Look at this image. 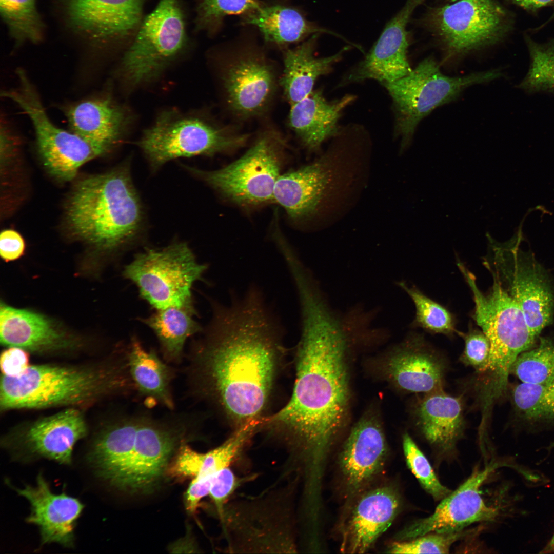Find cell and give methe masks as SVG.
Returning <instances> with one entry per match:
<instances>
[{
    "mask_svg": "<svg viewBox=\"0 0 554 554\" xmlns=\"http://www.w3.org/2000/svg\"><path fill=\"white\" fill-rule=\"evenodd\" d=\"M464 340V348L460 357L464 365L472 367L477 372L484 374L489 363L490 344L482 330L470 328L466 333H460Z\"/></svg>",
    "mask_w": 554,
    "mask_h": 554,
    "instance_id": "7bdbcfd3",
    "label": "cell"
},
{
    "mask_svg": "<svg viewBox=\"0 0 554 554\" xmlns=\"http://www.w3.org/2000/svg\"><path fill=\"white\" fill-rule=\"evenodd\" d=\"M187 42L182 0H160L143 17L125 53V75L134 85L148 80L180 53Z\"/></svg>",
    "mask_w": 554,
    "mask_h": 554,
    "instance_id": "30bf717a",
    "label": "cell"
},
{
    "mask_svg": "<svg viewBox=\"0 0 554 554\" xmlns=\"http://www.w3.org/2000/svg\"><path fill=\"white\" fill-rule=\"evenodd\" d=\"M156 419L138 416L133 451L122 490L148 492L156 485L168 466L170 457L185 434V418Z\"/></svg>",
    "mask_w": 554,
    "mask_h": 554,
    "instance_id": "9a60e30c",
    "label": "cell"
},
{
    "mask_svg": "<svg viewBox=\"0 0 554 554\" xmlns=\"http://www.w3.org/2000/svg\"><path fill=\"white\" fill-rule=\"evenodd\" d=\"M249 135L196 117L162 115L144 133L140 147L156 168L182 157L229 152L246 144Z\"/></svg>",
    "mask_w": 554,
    "mask_h": 554,
    "instance_id": "9c48e42d",
    "label": "cell"
},
{
    "mask_svg": "<svg viewBox=\"0 0 554 554\" xmlns=\"http://www.w3.org/2000/svg\"><path fill=\"white\" fill-rule=\"evenodd\" d=\"M241 24L258 29L264 41L277 46L299 42L316 33L331 31L307 21L296 9L281 4H263L256 11L242 17Z\"/></svg>",
    "mask_w": 554,
    "mask_h": 554,
    "instance_id": "4dcf8cb0",
    "label": "cell"
},
{
    "mask_svg": "<svg viewBox=\"0 0 554 554\" xmlns=\"http://www.w3.org/2000/svg\"><path fill=\"white\" fill-rule=\"evenodd\" d=\"M367 340L365 323L353 312L328 305L304 311L291 397L261 422L294 438L322 462L348 410V355L355 345L367 344Z\"/></svg>",
    "mask_w": 554,
    "mask_h": 554,
    "instance_id": "7a4b0ae2",
    "label": "cell"
},
{
    "mask_svg": "<svg viewBox=\"0 0 554 554\" xmlns=\"http://www.w3.org/2000/svg\"><path fill=\"white\" fill-rule=\"evenodd\" d=\"M510 373L521 382L554 384V340L541 338L536 347L518 357Z\"/></svg>",
    "mask_w": 554,
    "mask_h": 554,
    "instance_id": "8d00e7d4",
    "label": "cell"
},
{
    "mask_svg": "<svg viewBox=\"0 0 554 554\" xmlns=\"http://www.w3.org/2000/svg\"><path fill=\"white\" fill-rule=\"evenodd\" d=\"M131 383L126 359L93 366L30 365L19 376L2 375L1 409L77 408L124 391Z\"/></svg>",
    "mask_w": 554,
    "mask_h": 554,
    "instance_id": "3957f363",
    "label": "cell"
},
{
    "mask_svg": "<svg viewBox=\"0 0 554 554\" xmlns=\"http://www.w3.org/2000/svg\"><path fill=\"white\" fill-rule=\"evenodd\" d=\"M448 366L445 357L422 337L410 335L390 351L385 371L400 390L423 394L443 390Z\"/></svg>",
    "mask_w": 554,
    "mask_h": 554,
    "instance_id": "e0dca14e",
    "label": "cell"
},
{
    "mask_svg": "<svg viewBox=\"0 0 554 554\" xmlns=\"http://www.w3.org/2000/svg\"><path fill=\"white\" fill-rule=\"evenodd\" d=\"M67 219L75 235L103 251L131 245L141 230L143 210L128 168L79 182L68 202Z\"/></svg>",
    "mask_w": 554,
    "mask_h": 554,
    "instance_id": "277c9868",
    "label": "cell"
},
{
    "mask_svg": "<svg viewBox=\"0 0 554 554\" xmlns=\"http://www.w3.org/2000/svg\"><path fill=\"white\" fill-rule=\"evenodd\" d=\"M29 353L17 347H9L1 355L0 365L2 375L15 377L22 374L30 366Z\"/></svg>",
    "mask_w": 554,
    "mask_h": 554,
    "instance_id": "f6af8a7d",
    "label": "cell"
},
{
    "mask_svg": "<svg viewBox=\"0 0 554 554\" xmlns=\"http://www.w3.org/2000/svg\"><path fill=\"white\" fill-rule=\"evenodd\" d=\"M145 0H63L70 27L94 43L132 40L143 18Z\"/></svg>",
    "mask_w": 554,
    "mask_h": 554,
    "instance_id": "2e32d148",
    "label": "cell"
},
{
    "mask_svg": "<svg viewBox=\"0 0 554 554\" xmlns=\"http://www.w3.org/2000/svg\"><path fill=\"white\" fill-rule=\"evenodd\" d=\"M522 8L535 11L544 6L554 3V0H508Z\"/></svg>",
    "mask_w": 554,
    "mask_h": 554,
    "instance_id": "c3c4849f",
    "label": "cell"
},
{
    "mask_svg": "<svg viewBox=\"0 0 554 554\" xmlns=\"http://www.w3.org/2000/svg\"><path fill=\"white\" fill-rule=\"evenodd\" d=\"M38 152L51 174L58 180L74 179L85 163L103 155L97 149L72 131L57 127L44 110L31 117Z\"/></svg>",
    "mask_w": 554,
    "mask_h": 554,
    "instance_id": "7402d4cb",
    "label": "cell"
},
{
    "mask_svg": "<svg viewBox=\"0 0 554 554\" xmlns=\"http://www.w3.org/2000/svg\"><path fill=\"white\" fill-rule=\"evenodd\" d=\"M238 484L237 478L229 466L221 469L213 474L209 494L220 515L223 513L226 501Z\"/></svg>",
    "mask_w": 554,
    "mask_h": 554,
    "instance_id": "ee69618b",
    "label": "cell"
},
{
    "mask_svg": "<svg viewBox=\"0 0 554 554\" xmlns=\"http://www.w3.org/2000/svg\"><path fill=\"white\" fill-rule=\"evenodd\" d=\"M211 304V320L192 344V382L238 428L266 406L283 350L280 327L256 287L230 306Z\"/></svg>",
    "mask_w": 554,
    "mask_h": 554,
    "instance_id": "6da1fadb",
    "label": "cell"
},
{
    "mask_svg": "<svg viewBox=\"0 0 554 554\" xmlns=\"http://www.w3.org/2000/svg\"><path fill=\"white\" fill-rule=\"evenodd\" d=\"M319 34L312 35L300 46L284 53V70L279 84L291 105L311 93L316 79L330 73L332 66L349 49L345 47L331 56L316 57L314 52Z\"/></svg>",
    "mask_w": 554,
    "mask_h": 554,
    "instance_id": "f546056e",
    "label": "cell"
},
{
    "mask_svg": "<svg viewBox=\"0 0 554 554\" xmlns=\"http://www.w3.org/2000/svg\"><path fill=\"white\" fill-rule=\"evenodd\" d=\"M71 131L101 152H108L119 141L125 123L122 109L105 96L75 103L65 110Z\"/></svg>",
    "mask_w": 554,
    "mask_h": 554,
    "instance_id": "83f0119b",
    "label": "cell"
},
{
    "mask_svg": "<svg viewBox=\"0 0 554 554\" xmlns=\"http://www.w3.org/2000/svg\"><path fill=\"white\" fill-rule=\"evenodd\" d=\"M433 22L447 49L455 54L497 43L510 26L506 12L493 0H457L438 9Z\"/></svg>",
    "mask_w": 554,
    "mask_h": 554,
    "instance_id": "4fadbf2b",
    "label": "cell"
},
{
    "mask_svg": "<svg viewBox=\"0 0 554 554\" xmlns=\"http://www.w3.org/2000/svg\"><path fill=\"white\" fill-rule=\"evenodd\" d=\"M500 464L492 461L482 469L476 468L466 481L441 500L430 516L414 521L401 531L397 540L432 532L461 530L477 522L497 521L505 506L502 503H488L483 497L481 488Z\"/></svg>",
    "mask_w": 554,
    "mask_h": 554,
    "instance_id": "7c38bea8",
    "label": "cell"
},
{
    "mask_svg": "<svg viewBox=\"0 0 554 554\" xmlns=\"http://www.w3.org/2000/svg\"><path fill=\"white\" fill-rule=\"evenodd\" d=\"M411 298L416 309L414 326L434 333L451 335L455 331L452 314L444 307L429 298L414 286H408L404 281L397 283Z\"/></svg>",
    "mask_w": 554,
    "mask_h": 554,
    "instance_id": "ab89813d",
    "label": "cell"
},
{
    "mask_svg": "<svg viewBox=\"0 0 554 554\" xmlns=\"http://www.w3.org/2000/svg\"><path fill=\"white\" fill-rule=\"evenodd\" d=\"M492 285L483 293L477 283L469 284L474 302V319L490 344L489 363L483 381L497 394L506 392L512 364L529 349L537 337L530 330L524 314L500 280L492 276Z\"/></svg>",
    "mask_w": 554,
    "mask_h": 554,
    "instance_id": "5b68a950",
    "label": "cell"
},
{
    "mask_svg": "<svg viewBox=\"0 0 554 554\" xmlns=\"http://www.w3.org/2000/svg\"><path fill=\"white\" fill-rule=\"evenodd\" d=\"M138 416L125 415L107 425L88 454V461L97 475L120 489L134 449Z\"/></svg>",
    "mask_w": 554,
    "mask_h": 554,
    "instance_id": "4316f807",
    "label": "cell"
},
{
    "mask_svg": "<svg viewBox=\"0 0 554 554\" xmlns=\"http://www.w3.org/2000/svg\"><path fill=\"white\" fill-rule=\"evenodd\" d=\"M14 488L30 504L31 513L26 521L37 526L42 545L56 543L65 547L74 546L75 523L84 508L77 499L65 493H53L41 473L35 486Z\"/></svg>",
    "mask_w": 554,
    "mask_h": 554,
    "instance_id": "ffe728a7",
    "label": "cell"
},
{
    "mask_svg": "<svg viewBox=\"0 0 554 554\" xmlns=\"http://www.w3.org/2000/svg\"><path fill=\"white\" fill-rule=\"evenodd\" d=\"M208 268L198 263L184 242L161 248H147L124 268L123 276L137 287L140 296L153 309L178 307L197 314L192 288Z\"/></svg>",
    "mask_w": 554,
    "mask_h": 554,
    "instance_id": "8992f818",
    "label": "cell"
},
{
    "mask_svg": "<svg viewBox=\"0 0 554 554\" xmlns=\"http://www.w3.org/2000/svg\"><path fill=\"white\" fill-rule=\"evenodd\" d=\"M400 507V497L391 486H381L362 493L344 522L341 551L365 552L390 526Z\"/></svg>",
    "mask_w": 554,
    "mask_h": 554,
    "instance_id": "d6986e66",
    "label": "cell"
},
{
    "mask_svg": "<svg viewBox=\"0 0 554 554\" xmlns=\"http://www.w3.org/2000/svg\"><path fill=\"white\" fill-rule=\"evenodd\" d=\"M531 63L528 71L519 87L529 93H554V39L538 43L525 37Z\"/></svg>",
    "mask_w": 554,
    "mask_h": 554,
    "instance_id": "f35d334b",
    "label": "cell"
},
{
    "mask_svg": "<svg viewBox=\"0 0 554 554\" xmlns=\"http://www.w3.org/2000/svg\"><path fill=\"white\" fill-rule=\"evenodd\" d=\"M423 0H407L387 24L365 58L347 75L345 83L373 79L382 84L395 81L412 70L407 57L406 26L411 14Z\"/></svg>",
    "mask_w": 554,
    "mask_h": 554,
    "instance_id": "ac0fdd59",
    "label": "cell"
},
{
    "mask_svg": "<svg viewBox=\"0 0 554 554\" xmlns=\"http://www.w3.org/2000/svg\"><path fill=\"white\" fill-rule=\"evenodd\" d=\"M25 241L21 235L12 229L3 230L0 235V254L6 262L17 260L24 253Z\"/></svg>",
    "mask_w": 554,
    "mask_h": 554,
    "instance_id": "bcb514c9",
    "label": "cell"
},
{
    "mask_svg": "<svg viewBox=\"0 0 554 554\" xmlns=\"http://www.w3.org/2000/svg\"><path fill=\"white\" fill-rule=\"evenodd\" d=\"M87 432L82 412L78 408L68 407L31 424L18 441L29 454L70 464L75 444Z\"/></svg>",
    "mask_w": 554,
    "mask_h": 554,
    "instance_id": "603a6c76",
    "label": "cell"
},
{
    "mask_svg": "<svg viewBox=\"0 0 554 554\" xmlns=\"http://www.w3.org/2000/svg\"><path fill=\"white\" fill-rule=\"evenodd\" d=\"M510 398L518 422L528 428L554 424V384L521 382L512 386Z\"/></svg>",
    "mask_w": 554,
    "mask_h": 554,
    "instance_id": "e575fe53",
    "label": "cell"
},
{
    "mask_svg": "<svg viewBox=\"0 0 554 554\" xmlns=\"http://www.w3.org/2000/svg\"><path fill=\"white\" fill-rule=\"evenodd\" d=\"M517 240L504 245L492 243V254L484 263L516 301L537 337L552 321L554 296L545 272L532 254L519 248Z\"/></svg>",
    "mask_w": 554,
    "mask_h": 554,
    "instance_id": "8fae6325",
    "label": "cell"
},
{
    "mask_svg": "<svg viewBox=\"0 0 554 554\" xmlns=\"http://www.w3.org/2000/svg\"><path fill=\"white\" fill-rule=\"evenodd\" d=\"M407 465L425 490L436 501H441L451 491L442 485L428 460L411 437L405 433L402 439Z\"/></svg>",
    "mask_w": 554,
    "mask_h": 554,
    "instance_id": "60d3db41",
    "label": "cell"
},
{
    "mask_svg": "<svg viewBox=\"0 0 554 554\" xmlns=\"http://www.w3.org/2000/svg\"><path fill=\"white\" fill-rule=\"evenodd\" d=\"M479 529L446 533L432 532L411 539L393 542L388 549L391 553H448L456 541L476 533Z\"/></svg>",
    "mask_w": 554,
    "mask_h": 554,
    "instance_id": "b9f144b4",
    "label": "cell"
},
{
    "mask_svg": "<svg viewBox=\"0 0 554 554\" xmlns=\"http://www.w3.org/2000/svg\"><path fill=\"white\" fill-rule=\"evenodd\" d=\"M332 172L328 161L324 159L281 174L274 189V201L290 220L307 219L316 212L330 184Z\"/></svg>",
    "mask_w": 554,
    "mask_h": 554,
    "instance_id": "484cf974",
    "label": "cell"
},
{
    "mask_svg": "<svg viewBox=\"0 0 554 554\" xmlns=\"http://www.w3.org/2000/svg\"><path fill=\"white\" fill-rule=\"evenodd\" d=\"M354 100L355 96L346 94L329 101L320 90H313L291 105L289 126L305 148L318 150L325 140L339 133L338 122L342 112Z\"/></svg>",
    "mask_w": 554,
    "mask_h": 554,
    "instance_id": "f1b7e54d",
    "label": "cell"
},
{
    "mask_svg": "<svg viewBox=\"0 0 554 554\" xmlns=\"http://www.w3.org/2000/svg\"><path fill=\"white\" fill-rule=\"evenodd\" d=\"M384 433L378 420L366 416L358 422L346 440L339 465L347 490L362 491L383 470L387 456Z\"/></svg>",
    "mask_w": 554,
    "mask_h": 554,
    "instance_id": "44dd1931",
    "label": "cell"
},
{
    "mask_svg": "<svg viewBox=\"0 0 554 554\" xmlns=\"http://www.w3.org/2000/svg\"><path fill=\"white\" fill-rule=\"evenodd\" d=\"M1 343L37 352L70 349L75 341L45 316L3 303L0 308Z\"/></svg>",
    "mask_w": 554,
    "mask_h": 554,
    "instance_id": "d4e9b609",
    "label": "cell"
},
{
    "mask_svg": "<svg viewBox=\"0 0 554 554\" xmlns=\"http://www.w3.org/2000/svg\"><path fill=\"white\" fill-rule=\"evenodd\" d=\"M223 66L221 78L229 110L242 120L265 112L274 98L277 78L263 53L245 47L233 52Z\"/></svg>",
    "mask_w": 554,
    "mask_h": 554,
    "instance_id": "5bb4252c",
    "label": "cell"
},
{
    "mask_svg": "<svg viewBox=\"0 0 554 554\" xmlns=\"http://www.w3.org/2000/svg\"><path fill=\"white\" fill-rule=\"evenodd\" d=\"M194 30L214 35L221 28L224 18L231 15L251 13L264 3L259 0H195Z\"/></svg>",
    "mask_w": 554,
    "mask_h": 554,
    "instance_id": "74e56055",
    "label": "cell"
},
{
    "mask_svg": "<svg viewBox=\"0 0 554 554\" xmlns=\"http://www.w3.org/2000/svg\"><path fill=\"white\" fill-rule=\"evenodd\" d=\"M553 18H554V11H553V14L552 15L551 18H550V20H551V19H552Z\"/></svg>",
    "mask_w": 554,
    "mask_h": 554,
    "instance_id": "f907efd6",
    "label": "cell"
},
{
    "mask_svg": "<svg viewBox=\"0 0 554 554\" xmlns=\"http://www.w3.org/2000/svg\"><path fill=\"white\" fill-rule=\"evenodd\" d=\"M197 314L187 309L168 307L139 320L150 328L156 335L165 358L179 361L187 339L203 328L193 317Z\"/></svg>",
    "mask_w": 554,
    "mask_h": 554,
    "instance_id": "d6a6232c",
    "label": "cell"
},
{
    "mask_svg": "<svg viewBox=\"0 0 554 554\" xmlns=\"http://www.w3.org/2000/svg\"><path fill=\"white\" fill-rule=\"evenodd\" d=\"M541 553H554V533L549 541L541 550Z\"/></svg>",
    "mask_w": 554,
    "mask_h": 554,
    "instance_id": "681fc988",
    "label": "cell"
},
{
    "mask_svg": "<svg viewBox=\"0 0 554 554\" xmlns=\"http://www.w3.org/2000/svg\"><path fill=\"white\" fill-rule=\"evenodd\" d=\"M213 474L195 478L191 482L184 496L186 509L190 514L196 512L200 501L209 494Z\"/></svg>",
    "mask_w": 554,
    "mask_h": 554,
    "instance_id": "7dc6e473",
    "label": "cell"
},
{
    "mask_svg": "<svg viewBox=\"0 0 554 554\" xmlns=\"http://www.w3.org/2000/svg\"><path fill=\"white\" fill-rule=\"evenodd\" d=\"M126 358L129 374L140 394L172 408L170 389L172 370L155 352L145 349L134 335L128 346Z\"/></svg>",
    "mask_w": 554,
    "mask_h": 554,
    "instance_id": "1f68e13d",
    "label": "cell"
},
{
    "mask_svg": "<svg viewBox=\"0 0 554 554\" xmlns=\"http://www.w3.org/2000/svg\"><path fill=\"white\" fill-rule=\"evenodd\" d=\"M285 148L281 135L268 130L241 157L224 167L213 171L187 169L233 203L246 208L258 207L274 201Z\"/></svg>",
    "mask_w": 554,
    "mask_h": 554,
    "instance_id": "ba28073f",
    "label": "cell"
},
{
    "mask_svg": "<svg viewBox=\"0 0 554 554\" xmlns=\"http://www.w3.org/2000/svg\"><path fill=\"white\" fill-rule=\"evenodd\" d=\"M463 406L460 397L444 390L423 393L413 409L415 426L436 450L443 454L451 453L465 430Z\"/></svg>",
    "mask_w": 554,
    "mask_h": 554,
    "instance_id": "cb8c5ba5",
    "label": "cell"
},
{
    "mask_svg": "<svg viewBox=\"0 0 554 554\" xmlns=\"http://www.w3.org/2000/svg\"><path fill=\"white\" fill-rule=\"evenodd\" d=\"M1 16L17 43L41 41L44 24L36 0H0Z\"/></svg>",
    "mask_w": 554,
    "mask_h": 554,
    "instance_id": "d590c367",
    "label": "cell"
},
{
    "mask_svg": "<svg viewBox=\"0 0 554 554\" xmlns=\"http://www.w3.org/2000/svg\"><path fill=\"white\" fill-rule=\"evenodd\" d=\"M502 75L498 70L462 76L443 74L435 61L424 60L406 76L383 84L390 95L394 113V133L402 147L410 141L420 121L437 107L456 98L467 88L493 81Z\"/></svg>",
    "mask_w": 554,
    "mask_h": 554,
    "instance_id": "52a82bcc",
    "label": "cell"
},
{
    "mask_svg": "<svg viewBox=\"0 0 554 554\" xmlns=\"http://www.w3.org/2000/svg\"><path fill=\"white\" fill-rule=\"evenodd\" d=\"M240 451L239 443L232 438L206 453L195 451L183 441L174 459L167 466L166 473L177 480L212 475L229 466Z\"/></svg>",
    "mask_w": 554,
    "mask_h": 554,
    "instance_id": "836d02e7",
    "label": "cell"
}]
</instances>
